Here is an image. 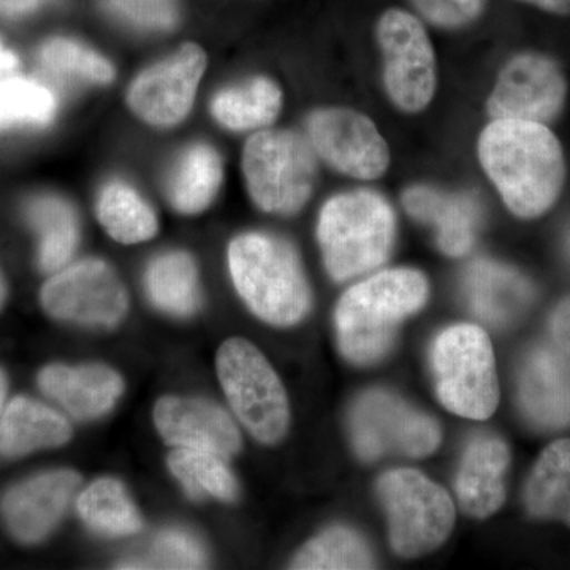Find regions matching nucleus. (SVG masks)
I'll list each match as a JSON object with an SVG mask.
<instances>
[{
  "mask_svg": "<svg viewBox=\"0 0 570 570\" xmlns=\"http://www.w3.org/2000/svg\"><path fill=\"white\" fill-rule=\"evenodd\" d=\"M307 132L322 159L341 174L367 181L387 171V141L362 112L347 108L318 110L309 116Z\"/></svg>",
  "mask_w": 570,
  "mask_h": 570,
  "instance_id": "obj_13",
  "label": "nucleus"
},
{
  "mask_svg": "<svg viewBox=\"0 0 570 570\" xmlns=\"http://www.w3.org/2000/svg\"><path fill=\"white\" fill-rule=\"evenodd\" d=\"M26 214L40 235V268L45 273L59 272L77 250L80 239L77 214L67 202L55 195L33 198Z\"/></svg>",
  "mask_w": 570,
  "mask_h": 570,
  "instance_id": "obj_25",
  "label": "nucleus"
},
{
  "mask_svg": "<svg viewBox=\"0 0 570 570\" xmlns=\"http://www.w3.org/2000/svg\"><path fill=\"white\" fill-rule=\"evenodd\" d=\"M108 9L138 28L165 31L175 26L176 0H107Z\"/></svg>",
  "mask_w": 570,
  "mask_h": 570,
  "instance_id": "obj_35",
  "label": "nucleus"
},
{
  "mask_svg": "<svg viewBox=\"0 0 570 570\" xmlns=\"http://www.w3.org/2000/svg\"><path fill=\"white\" fill-rule=\"evenodd\" d=\"M464 292L472 313L497 326L519 321L534 299V287L527 276L512 266L487 258L468 266Z\"/></svg>",
  "mask_w": 570,
  "mask_h": 570,
  "instance_id": "obj_18",
  "label": "nucleus"
},
{
  "mask_svg": "<svg viewBox=\"0 0 570 570\" xmlns=\"http://www.w3.org/2000/svg\"><path fill=\"white\" fill-rule=\"evenodd\" d=\"M206 557L200 542L186 531L167 530L157 535L153 546V569H202Z\"/></svg>",
  "mask_w": 570,
  "mask_h": 570,
  "instance_id": "obj_34",
  "label": "nucleus"
},
{
  "mask_svg": "<svg viewBox=\"0 0 570 570\" xmlns=\"http://www.w3.org/2000/svg\"><path fill=\"white\" fill-rule=\"evenodd\" d=\"M283 92L269 78H254L214 97L212 111L217 122L236 132L269 126L281 111Z\"/></svg>",
  "mask_w": 570,
  "mask_h": 570,
  "instance_id": "obj_26",
  "label": "nucleus"
},
{
  "mask_svg": "<svg viewBox=\"0 0 570 570\" xmlns=\"http://www.w3.org/2000/svg\"><path fill=\"white\" fill-rule=\"evenodd\" d=\"M403 205L409 216L436 227L439 249L449 257H461L474 246L480 206L471 195L412 186L403 194Z\"/></svg>",
  "mask_w": 570,
  "mask_h": 570,
  "instance_id": "obj_20",
  "label": "nucleus"
},
{
  "mask_svg": "<svg viewBox=\"0 0 570 570\" xmlns=\"http://www.w3.org/2000/svg\"><path fill=\"white\" fill-rule=\"evenodd\" d=\"M550 333L557 351L570 363V295L554 307L550 317Z\"/></svg>",
  "mask_w": 570,
  "mask_h": 570,
  "instance_id": "obj_37",
  "label": "nucleus"
},
{
  "mask_svg": "<svg viewBox=\"0 0 570 570\" xmlns=\"http://www.w3.org/2000/svg\"><path fill=\"white\" fill-rule=\"evenodd\" d=\"M428 292L426 277L411 268L387 269L348 288L335 314L341 354L355 365L387 355L397 326L422 309Z\"/></svg>",
  "mask_w": 570,
  "mask_h": 570,
  "instance_id": "obj_2",
  "label": "nucleus"
},
{
  "mask_svg": "<svg viewBox=\"0 0 570 570\" xmlns=\"http://www.w3.org/2000/svg\"><path fill=\"white\" fill-rule=\"evenodd\" d=\"M395 212L373 190H354L330 198L317 225L330 276L347 281L384 264L395 242Z\"/></svg>",
  "mask_w": 570,
  "mask_h": 570,
  "instance_id": "obj_4",
  "label": "nucleus"
},
{
  "mask_svg": "<svg viewBox=\"0 0 570 570\" xmlns=\"http://www.w3.org/2000/svg\"><path fill=\"white\" fill-rule=\"evenodd\" d=\"M568 246H569V250H570V235H569V239H568Z\"/></svg>",
  "mask_w": 570,
  "mask_h": 570,
  "instance_id": "obj_43",
  "label": "nucleus"
},
{
  "mask_svg": "<svg viewBox=\"0 0 570 570\" xmlns=\"http://www.w3.org/2000/svg\"><path fill=\"white\" fill-rule=\"evenodd\" d=\"M77 509L91 530L105 535H130L141 530L140 513L122 483L115 479H99L80 497Z\"/></svg>",
  "mask_w": 570,
  "mask_h": 570,
  "instance_id": "obj_29",
  "label": "nucleus"
},
{
  "mask_svg": "<svg viewBox=\"0 0 570 570\" xmlns=\"http://www.w3.org/2000/svg\"><path fill=\"white\" fill-rule=\"evenodd\" d=\"M7 299V283L3 279L2 273H0V309H2L3 303Z\"/></svg>",
  "mask_w": 570,
  "mask_h": 570,
  "instance_id": "obj_42",
  "label": "nucleus"
},
{
  "mask_svg": "<svg viewBox=\"0 0 570 570\" xmlns=\"http://www.w3.org/2000/svg\"><path fill=\"white\" fill-rule=\"evenodd\" d=\"M217 374L236 417L257 441L276 444L288 428V401L268 360L242 337L225 341Z\"/></svg>",
  "mask_w": 570,
  "mask_h": 570,
  "instance_id": "obj_8",
  "label": "nucleus"
},
{
  "mask_svg": "<svg viewBox=\"0 0 570 570\" xmlns=\"http://www.w3.org/2000/svg\"><path fill=\"white\" fill-rule=\"evenodd\" d=\"M223 160L209 145H194L176 164L168 198L178 212L197 214L208 208L223 183Z\"/></svg>",
  "mask_w": 570,
  "mask_h": 570,
  "instance_id": "obj_24",
  "label": "nucleus"
},
{
  "mask_svg": "<svg viewBox=\"0 0 570 570\" xmlns=\"http://www.w3.org/2000/svg\"><path fill=\"white\" fill-rule=\"evenodd\" d=\"M154 422L164 441L176 449L204 450L224 460L242 449L234 419L209 401L165 396L154 407Z\"/></svg>",
  "mask_w": 570,
  "mask_h": 570,
  "instance_id": "obj_16",
  "label": "nucleus"
},
{
  "mask_svg": "<svg viewBox=\"0 0 570 570\" xmlns=\"http://www.w3.org/2000/svg\"><path fill=\"white\" fill-rule=\"evenodd\" d=\"M479 159L510 213L521 219H538L560 198L564 151L547 124L493 119L480 134Z\"/></svg>",
  "mask_w": 570,
  "mask_h": 570,
  "instance_id": "obj_1",
  "label": "nucleus"
},
{
  "mask_svg": "<svg viewBox=\"0 0 570 570\" xmlns=\"http://www.w3.org/2000/svg\"><path fill=\"white\" fill-rule=\"evenodd\" d=\"M58 99L31 78H0V130L45 127L55 119Z\"/></svg>",
  "mask_w": 570,
  "mask_h": 570,
  "instance_id": "obj_32",
  "label": "nucleus"
},
{
  "mask_svg": "<svg viewBox=\"0 0 570 570\" xmlns=\"http://www.w3.org/2000/svg\"><path fill=\"white\" fill-rule=\"evenodd\" d=\"M509 464V448L502 439L485 436L471 442L456 475V494L466 515L487 519L501 509Z\"/></svg>",
  "mask_w": 570,
  "mask_h": 570,
  "instance_id": "obj_21",
  "label": "nucleus"
},
{
  "mask_svg": "<svg viewBox=\"0 0 570 570\" xmlns=\"http://www.w3.org/2000/svg\"><path fill=\"white\" fill-rule=\"evenodd\" d=\"M377 494L387 512L390 546L400 557H422L448 540L455 524L452 498L422 472H385Z\"/></svg>",
  "mask_w": 570,
  "mask_h": 570,
  "instance_id": "obj_6",
  "label": "nucleus"
},
{
  "mask_svg": "<svg viewBox=\"0 0 570 570\" xmlns=\"http://www.w3.org/2000/svg\"><path fill=\"white\" fill-rule=\"evenodd\" d=\"M146 287L154 305L165 313L186 317L198 307V276L190 255H160L149 265Z\"/></svg>",
  "mask_w": 570,
  "mask_h": 570,
  "instance_id": "obj_28",
  "label": "nucleus"
},
{
  "mask_svg": "<svg viewBox=\"0 0 570 570\" xmlns=\"http://www.w3.org/2000/svg\"><path fill=\"white\" fill-rule=\"evenodd\" d=\"M519 403L524 417L540 430L570 426V363L551 347H538L521 365Z\"/></svg>",
  "mask_w": 570,
  "mask_h": 570,
  "instance_id": "obj_17",
  "label": "nucleus"
},
{
  "mask_svg": "<svg viewBox=\"0 0 570 570\" xmlns=\"http://www.w3.org/2000/svg\"><path fill=\"white\" fill-rule=\"evenodd\" d=\"M384 55V85L400 110H425L436 92V56L422 22L400 9L385 11L377 22Z\"/></svg>",
  "mask_w": 570,
  "mask_h": 570,
  "instance_id": "obj_10",
  "label": "nucleus"
},
{
  "mask_svg": "<svg viewBox=\"0 0 570 570\" xmlns=\"http://www.w3.org/2000/svg\"><path fill=\"white\" fill-rule=\"evenodd\" d=\"M243 171L258 208L266 213L292 214L309 200L317 165L313 148L298 134L264 130L246 142Z\"/></svg>",
  "mask_w": 570,
  "mask_h": 570,
  "instance_id": "obj_7",
  "label": "nucleus"
},
{
  "mask_svg": "<svg viewBox=\"0 0 570 570\" xmlns=\"http://www.w3.org/2000/svg\"><path fill=\"white\" fill-rule=\"evenodd\" d=\"M51 317L97 328H112L127 313V292L111 266L89 258L56 273L41 288Z\"/></svg>",
  "mask_w": 570,
  "mask_h": 570,
  "instance_id": "obj_11",
  "label": "nucleus"
},
{
  "mask_svg": "<svg viewBox=\"0 0 570 570\" xmlns=\"http://www.w3.org/2000/svg\"><path fill=\"white\" fill-rule=\"evenodd\" d=\"M20 66V59L0 41V78L10 77Z\"/></svg>",
  "mask_w": 570,
  "mask_h": 570,
  "instance_id": "obj_40",
  "label": "nucleus"
},
{
  "mask_svg": "<svg viewBox=\"0 0 570 570\" xmlns=\"http://www.w3.org/2000/svg\"><path fill=\"white\" fill-rule=\"evenodd\" d=\"M568 91V78L553 58L520 52L499 73L487 110L493 119L550 124L564 110Z\"/></svg>",
  "mask_w": 570,
  "mask_h": 570,
  "instance_id": "obj_12",
  "label": "nucleus"
},
{
  "mask_svg": "<svg viewBox=\"0 0 570 570\" xmlns=\"http://www.w3.org/2000/svg\"><path fill=\"white\" fill-rule=\"evenodd\" d=\"M81 478L70 469L43 472L7 491L0 513L7 530L22 543L47 538L69 508Z\"/></svg>",
  "mask_w": 570,
  "mask_h": 570,
  "instance_id": "obj_15",
  "label": "nucleus"
},
{
  "mask_svg": "<svg viewBox=\"0 0 570 570\" xmlns=\"http://www.w3.org/2000/svg\"><path fill=\"white\" fill-rule=\"evenodd\" d=\"M47 0H0V14L6 18H21L39 9Z\"/></svg>",
  "mask_w": 570,
  "mask_h": 570,
  "instance_id": "obj_38",
  "label": "nucleus"
},
{
  "mask_svg": "<svg viewBox=\"0 0 570 570\" xmlns=\"http://www.w3.org/2000/svg\"><path fill=\"white\" fill-rule=\"evenodd\" d=\"M7 397V377L3 371L0 370V417H2L3 406H6Z\"/></svg>",
  "mask_w": 570,
  "mask_h": 570,
  "instance_id": "obj_41",
  "label": "nucleus"
},
{
  "mask_svg": "<svg viewBox=\"0 0 570 570\" xmlns=\"http://www.w3.org/2000/svg\"><path fill=\"white\" fill-rule=\"evenodd\" d=\"M415 10L431 24L459 29L478 20L487 0H412Z\"/></svg>",
  "mask_w": 570,
  "mask_h": 570,
  "instance_id": "obj_36",
  "label": "nucleus"
},
{
  "mask_svg": "<svg viewBox=\"0 0 570 570\" xmlns=\"http://www.w3.org/2000/svg\"><path fill=\"white\" fill-rule=\"evenodd\" d=\"M351 433L356 455L365 461L389 453L423 459L441 444L433 419L384 390H370L355 401Z\"/></svg>",
  "mask_w": 570,
  "mask_h": 570,
  "instance_id": "obj_9",
  "label": "nucleus"
},
{
  "mask_svg": "<svg viewBox=\"0 0 570 570\" xmlns=\"http://www.w3.org/2000/svg\"><path fill=\"white\" fill-rule=\"evenodd\" d=\"M70 436L69 420L31 397H14L0 417V455L3 456L61 448Z\"/></svg>",
  "mask_w": 570,
  "mask_h": 570,
  "instance_id": "obj_22",
  "label": "nucleus"
},
{
  "mask_svg": "<svg viewBox=\"0 0 570 570\" xmlns=\"http://www.w3.org/2000/svg\"><path fill=\"white\" fill-rule=\"evenodd\" d=\"M45 69L77 80L108 85L115 78V69L104 56L70 39L48 40L39 52Z\"/></svg>",
  "mask_w": 570,
  "mask_h": 570,
  "instance_id": "obj_33",
  "label": "nucleus"
},
{
  "mask_svg": "<svg viewBox=\"0 0 570 570\" xmlns=\"http://www.w3.org/2000/svg\"><path fill=\"white\" fill-rule=\"evenodd\" d=\"M205 69L204 50L184 45L174 58L149 67L134 81L127 96L130 110L151 126L181 122L193 108Z\"/></svg>",
  "mask_w": 570,
  "mask_h": 570,
  "instance_id": "obj_14",
  "label": "nucleus"
},
{
  "mask_svg": "<svg viewBox=\"0 0 570 570\" xmlns=\"http://www.w3.org/2000/svg\"><path fill=\"white\" fill-rule=\"evenodd\" d=\"M519 2L530 3L532 7L547 11V13L558 14V17H569L570 0H519Z\"/></svg>",
  "mask_w": 570,
  "mask_h": 570,
  "instance_id": "obj_39",
  "label": "nucleus"
},
{
  "mask_svg": "<svg viewBox=\"0 0 570 570\" xmlns=\"http://www.w3.org/2000/svg\"><path fill=\"white\" fill-rule=\"evenodd\" d=\"M534 519L558 520L570 528V439L554 441L540 453L524 489Z\"/></svg>",
  "mask_w": 570,
  "mask_h": 570,
  "instance_id": "obj_23",
  "label": "nucleus"
},
{
  "mask_svg": "<svg viewBox=\"0 0 570 570\" xmlns=\"http://www.w3.org/2000/svg\"><path fill=\"white\" fill-rule=\"evenodd\" d=\"M168 468L193 499L213 497L234 501L238 485L223 456L193 449H176L168 456Z\"/></svg>",
  "mask_w": 570,
  "mask_h": 570,
  "instance_id": "obj_31",
  "label": "nucleus"
},
{
  "mask_svg": "<svg viewBox=\"0 0 570 570\" xmlns=\"http://www.w3.org/2000/svg\"><path fill=\"white\" fill-rule=\"evenodd\" d=\"M39 387L78 420L107 414L121 396L124 382L102 365H50L39 374Z\"/></svg>",
  "mask_w": 570,
  "mask_h": 570,
  "instance_id": "obj_19",
  "label": "nucleus"
},
{
  "mask_svg": "<svg viewBox=\"0 0 570 570\" xmlns=\"http://www.w3.org/2000/svg\"><path fill=\"white\" fill-rule=\"evenodd\" d=\"M228 266L236 291L262 321L288 326L309 313V284L298 255L283 239L264 234L238 236L228 247Z\"/></svg>",
  "mask_w": 570,
  "mask_h": 570,
  "instance_id": "obj_3",
  "label": "nucleus"
},
{
  "mask_svg": "<svg viewBox=\"0 0 570 570\" xmlns=\"http://www.w3.org/2000/svg\"><path fill=\"white\" fill-rule=\"evenodd\" d=\"M431 365L442 406L460 417L487 420L499 404L489 335L478 325H453L434 340Z\"/></svg>",
  "mask_w": 570,
  "mask_h": 570,
  "instance_id": "obj_5",
  "label": "nucleus"
},
{
  "mask_svg": "<svg viewBox=\"0 0 570 570\" xmlns=\"http://www.w3.org/2000/svg\"><path fill=\"white\" fill-rule=\"evenodd\" d=\"M97 216L105 230L122 245L148 242L157 234V217L129 184L112 181L97 202Z\"/></svg>",
  "mask_w": 570,
  "mask_h": 570,
  "instance_id": "obj_27",
  "label": "nucleus"
},
{
  "mask_svg": "<svg viewBox=\"0 0 570 570\" xmlns=\"http://www.w3.org/2000/svg\"><path fill=\"white\" fill-rule=\"evenodd\" d=\"M299 570L373 569L374 558L365 539L346 527H333L307 542L292 561Z\"/></svg>",
  "mask_w": 570,
  "mask_h": 570,
  "instance_id": "obj_30",
  "label": "nucleus"
}]
</instances>
